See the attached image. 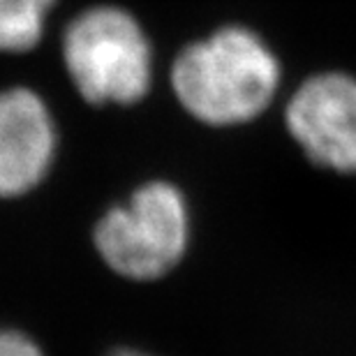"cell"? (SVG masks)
Returning a JSON list of instances; mask_svg holds the SVG:
<instances>
[{
	"label": "cell",
	"mask_w": 356,
	"mask_h": 356,
	"mask_svg": "<svg viewBox=\"0 0 356 356\" xmlns=\"http://www.w3.org/2000/svg\"><path fill=\"white\" fill-rule=\"evenodd\" d=\"M280 65L245 28H222L176 56L172 88L190 116L206 125H238L259 116L273 99Z\"/></svg>",
	"instance_id": "6da1fadb"
},
{
	"label": "cell",
	"mask_w": 356,
	"mask_h": 356,
	"mask_svg": "<svg viewBox=\"0 0 356 356\" xmlns=\"http://www.w3.org/2000/svg\"><path fill=\"white\" fill-rule=\"evenodd\" d=\"M60 65L88 106H132L153 81V49L139 19L125 7H83L60 35Z\"/></svg>",
	"instance_id": "7a4b0ae2"
},
{
	"label": "cell",
	"mask_w": 356,
	"mask_h": 356,
	"mask_svg": "<svg viewBox=\"0 0 356 356\" xmlns=\"http://www.w3.org/2000/svg\"><path fill=\"white\" fill-rule=\"evenodd\" d=\"M190 218L183 192L167 181L144 183L125 204L97 220L92 243L113 273L127 280H158L183 259Z\"/></svg>",
	"instance_id": "3957f363"
},
{
	"label": "cell",
	"mask_w": 356,
	"mask_h": 356,
	"mask_svg": "<svg viewBox=\"0 0 356 356\" xmlns=\"http://www.w3.org/2000/svg\"><path fill=\"white\" fill-rule=\"evenodd\" d=\"M60 151L56 113L35 86L0 88V199L31 195L54 172Z\"/></svg>",
	"instance_id": "277c9868"
},
{
	"label": "cell",
	"mask_w": 356,
	"mask_h": 356,
	"mask_svg": "<svg viewBox=\"0 0 356 356\" xmlns=\"http://www.w3.org/2000/svg\"><path fill=\"white\" fill-rule=\"evenodd\" d=\"M287 127L317 167L356 174V79L317 74L287 106Z\"/></svg>",
	"instance_id": "5b68a950"
},
{
	"label": "cell",
	"mask_w": 356,
	"mask_h": 356,
	"mask_svg": "<svg viewBox=\"0 0 356 356\" xmlns=\"http://www.w3.org/2000/svg\"><path fill=\"white\" fill-rule=\"evenodd\" d=\"M60 0H0V56H28L47 38Z\"/></svg>",
	"instance_id": "8992f818"
},
{
	"label": "cell",
	"mask_w": 356,
	"mask_h": 356,
	"mask_svg": "<svg viewBox=\"0 0 356 356\" xmlns=\"http://www.w3.org/2000/svg\"><path fill=\"white\" fill-rule=\"evenodd\" d=\"M0 356H44L33 338L14 329H0Z\"/></svg>",
	"instance_id": "52a82bcc"
},
{
	"label": "cell",
	"mask_w": 356,
	"mask_h": 356,
	"mask_svg": "<svg viewBox=\"0 0 356 356\" xmlns=\"http://www.w3.org/2000/svg\"><path fill=\"white\" fill-rule=\"evenodd\" d=\"M106 356H153V354H146V352H139V350H113Z\"/></svg>",
	"instance_id": "ba28073f"
}]
</instances>
